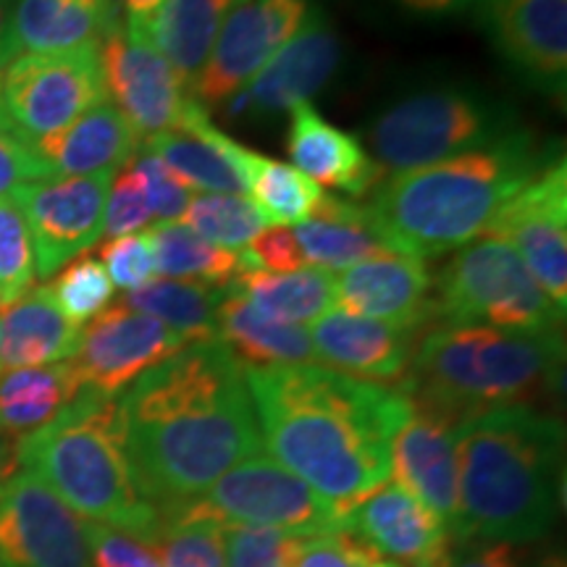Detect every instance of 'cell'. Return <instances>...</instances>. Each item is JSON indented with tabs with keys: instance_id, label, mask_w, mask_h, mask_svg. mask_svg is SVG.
Masks as SVG:
<instances>
[{
	"instance_id": "obj_25",
	"label": "cell",
	"mask_w": 567,
	"mask_h": 567,
	"mask_svg": "<svg viewBox=\"0 0 567 567\" xmlns=\"http://www.w3.org/2000/svg\"><path fill=\"white\" fill-rule=\"evenodd\" d=\"M32 151L53 176L118 172L140 151V137L111 103H97L63 130L32 142Z\"/></svg>"
},
{
	"instance_id": "obj_33",
	"label": "cell",
	"mask_w": 567,
	"mask_h": 567,
	"mask_svg": "<svg viewBox=\"0 0 567 567\" xmlns=\"http://www.w3.org/2000/svg\"><path fill=\"white\" fill-rule=\"evenodd\" d=\"M226 287L200 281L158 279L126 292L122 305L161 321L184 342H208L218 339V305Z\"/></svg>"
},
{
	"instance_id": "obj_43",
	"label": "cell",
	"mask_w": 567,
	"mask_h": 567,
	"mask_svg": "<svg viewBox=\"0 0 567 567\" xmlns=\"http://www.w3.org/2000/svg\"><path fill=\"white\" fill-rule=\"evenodd\" d=\"M153 221V213L147 208L145 197H142L137 182L124 166V172L113 176L109 200H105V216H103V234L109 239L126 237V234H137L147 229Z\"/></svg>"
},
{
	"instance_id": "obj_55",
	"label": "cell",
	"mask_w": 567,
	"mask_h": 567,
	"mask_svg": "<svg viewBox=\"0 0 567 567\" xmlns=\"http://www.w3.org/2000/svg\"><path fill=\"white\" fill-rule=\"evenodd\" d=\"M0 74H3V71H0Z\"/></svg>"
},
{
	"instance_id": "obj_18",
	"label": "cell",
	"mask_w": 567,
	"mask_h": 567,
	"mask_svg": "<svg viewBox=\"0 0 567 567\" xmlns=\"http://www.w3.org/2000/svg\"><path fill=\"white\" fill-rule=\"evenodd\" d=\"M342 530L379 563L396 567H436L452 547L444 523L396 484L375 486L347 507Z\"/></svg>"
},
{
	"instance_id": "obj_13",
	"label": "cell",
	"mask_w": 567,
	"mask_h": 567,
	"mask_svg": "<svg viewBox=\"0 0 567 567\" xmlns=\"http://www.w3.org/2000/svg\"><path fill=\"white\" fill-rule=\"evenodd\" d=\"M0 567H92L82 517L24 467L0 484Z\"/></svg>"
},
{
	"instance_id": "obj_38",
	"label": "cell",
	"mask_w": 567,
	"mask_h": 567,
	"mask_svg": "<svg viewBox=\"0 0 567 567\" xmlns=\"http://www.w3.org/2000/svg\"><path fill=\"white\" fill-rule=\"evenodd\" d=\"M48 292H51L53 302L59 305V310L69 321L82 326L84 321H92V318L101 316L109 308L116 287L111 284L101 260L84 255V258L69 264L55 276Z\"/></svg>"
},
{
	"instance_id": "obj_8",
	"label": "cell",
	"mask_w": 567,
	"mask_h": 567,
	"mask_svg": "<svg viewBox=\"0 0 567 567\" xmlns=\"http://www.w3.org/2000/svg\"><path fill=\"white\" fill-rule=\"evenodd\" d=\"M434 316L444 323L559 331L565 310L505 239L478 237L460 247L434 281Z\"/></svg>"
},
{
	"instance_id": "obj_16",
	"label": "cell",
	"mask_w": 567,
	"mask_h": 567,
	"mask_svg": "<svg viewBox=\"0 0 567 567\" xmlns=\"http://www.w3.org/2000/svg\"><path fill=\"white\" fill-rule=\"evenodd\" d=\"M184 344L189 342L161 321L118 302L92 318L66 363L80 389L122 396L142 373L172 358Z\"/></svg>"
},
{
	"instance_id": "obj_28",
	"label": "cell",
	"mask_w": 567,
	"mask_h": 567,
	"mask_svg": "<svg viewBox=\"0 0 567 567\" xmlns=\"http://www.w3.org/2000/svg\"><path fill=\"white\" fill-rule=\"evenodd\" d=\"M116 17V0H13L11 61L92 45Z\"/></svg>"
},
{
	"instance_id": "obj_27",
	"label": "cell",
	"mask_w": 567,
	"mask_h": 567,
	"mask_svg": "<svg viewBox=\"0 0 567 567\" xmlns=\"http://www.w3.org/2000/svg\"><path fill=\"white\" fill-rule=\"evenodd\" d=\"M292 231L305 266L321 271H347L365 260L394 255L371 208L344 197L323 195L313 216Z\"/></svg>"
},
{
	"instance_id": "obj_39",
	"label": "cell",
	"mask_w": 567,
	"mask_h": 567,
	"mask_svg": "<svg viewBox=\"0 0 567 567\" xmlns=\"http://www.w3.org/2000/svg\"><path fill=\"white\" fill-rule=\"evenodd\" d=\"M38 279L34 247L13 197H0V305L19 300Z\"/></svg>"
},
{
	"instance_id": "obj_50",
	"label": "cell",
	"mask_w": 567,
	"mask_h": 567,
	"mask_svg": "<svg viewBox=\"0 0 567 567\" xmlns=\"http://www.w3.org/2000/svg\"><path fill=\"white\" fill-rule=\"evenodd\" d=\"M19 471V439L0 431V484Z\"/></svg>"
},
{
	"instance_id": "obj_31",
	"label": "cell",
	"mask_w": 567,
	"mask_h": 567,
	"mask_svg": "<svg viewBox=\"0 0 567 567\" xmlns=\"http://www.w3.org/2000/svg\"><path fill=\"white\" fill-rule=\"evenodd\" d=\"M231 295L243 297L258 313L284 323H313L326 310L334 308V274L321 268H302V271L274 274L245 266L229 287Z\"/></svg>"
},
{
	"instance_id": "obj_24",
	"label": "cell",
	"mask_w": 567,
	"mask_h": 567,
	"mask_svg": "<svg viewBox=\"0 0 567 567\" xmlns=\"http://www.w3.org/2000/svg\"><path fill=\"white\" fill-rule=\"evenodd\" d=\"M287 134V153L297 172L318 187L344 195H365L384 182L371 153L354 134L329 124L310 103L295 105Z\"/></svg>"
},
{
	"instance_id": "obj_20",
	"label": "cell",
	"mask_w": 567,
	"mask_h": 567,
	"mask_svg": "<svg viewBox=\"0 0 567 567\" xmlns=\"http://www.w3.org/2000/svg\"><path fill=\"white\" fill-rule=\"evenodd\" d=\"M486 30L496 51L542 90L567 82V0H488Z\"/></svg>"
},
{
	"instance_id": "obj_34",
	"label": "cell",
	"mask_w": 567,
	"mask_h": 567,
	"mask_svg": "<svg viewBox=\"0 0 567 567\" xmlns=\"http://www.w3.org/2000/svg\"><path fill=\"white\" fill-rule=\"evenodd\" d=\"M155 255V271L166 279L200 281L213 287H229L250 258L239 252L224 250L189 231L179 221H166L147 229Z\"/></svg>"
},
{
	"instance_id": "obj_22",
	"label": "cell",
	"mask_w": 567,
	"mask_h": 567,
	"mask_svg": "<svg viewBox=\"0 0 567 567\" xmlns=\"http://www.w3.org/2000/svg\"><path fill=\"white\" fill-rule=\"evenodd\" d=\"M316 360L360 381H402L415 352V331L331 308L310 326Z\"/></svg>"
},
{
	"instance_id": "obj_29",
	"label": "cell",
	"mask_w": 567,
	"mask_h": 567,
	"mask_svg": "<svg viewBox=\"0 0 567 567\" xmlns=\"http://www.w3.org/2000/svg\"><path fill=\"white\" fill-rule=\"evenodd\" d=\"M218 342L243 368L316 363V350L305 326L274 321L226 289L218 305Z\"/></svg>"
},
{
	"instance_id": "obj_26",
	"label": "cell",
	"mask_w": 567,
	"mask_h": 567,
	"mask_svg": "<svg viewBox=\"0 0 567 567\" xmlns=\"http://www.w3.org/2000/svg\"><path fill=\"white\" fill-rule=\"evenodd\" d=\"M80 339L82 326L61 313L48 287L0 305V373L66 363Z\"/></svg>"
},
{
	"instance_id": "obj_10",
	"label": "cell",
	"mask_w": 567,
	"mask_h": 567,
	"mask_svg": "<svg viewBox=\"0 0 567 567\" xmlns=\"http://www.w3.org/2000/svg\"><path fill=\"white\" fill-rule=\"evenodd\" d=\"M97 42L61 53H27L0 74V130L38 142L105 103Z\"/></svg>"
},
{
	"instance_id": "obj_3",
	"label": "cell",
	"mask_w": 567,
	"mask_h": 567,
	"mask_svg": "<svg viewBox=\"0 0 567 567\" xmlns=\"http://www.w3.org/2000/svg\"><path fill=\"white\" fill-rule=\"evenodd\" d=\"M565 425L534 405L471 415L457 429V528L452 542L528 544L555 526Z\"/></svg>"
},
{
	"instance_id": "obj_1",
	"label": "cell",
	"mask_w": 567,
	"mask_h": 567,
	"mask_svg": "<svg viewBox=\"0 0 567 567\" xmlns=\"http://www.w3.org/2000/svg\"><path fill=\"white\" fill-rule=\"evenodd\" d=\"M118 400L134 476L158 509L193 499L264 452L245 368L218 339L184 344Z\"/></svg>"
},
{
	"instance_id": "obj_37",
	"label": "cell",
	"mask_w": 567,
	"mask_h": 567,
	"mask_svg": "<svg viewBox=\"0 0 567 567\" xmlns=\"http://www.w3.org/2000/svg\"><path fill=\"white\" fill-rule=\"evenodd\" d=\"M145 547L161 567H226L224 534L213 523L161 515V526Z\"/></svg>"
},
{
	"instance_id": "obj_6",
	"label": "cell",
	"mask_w": 567,
	"mask_h": 567,
	"mask_svg": "<svg viewBox=\"0 0 567 567\" xmlns=\"http://www.w3.org/2000/svg\"><path fill=\"white\" fill-rule=\"evenodd\" d=\"M565 342L559 331H507L442 323L415 347L400 381L425 405L463 423L494 408L530 405L557 386Z\"/></svg>"
},
{
	"instance_id": "obj_21",
	"label": "cell",
	"mask_w": 567,
	"mask_h": 567,
	"mask_svg": "<svg viewBox=\"0 0 567 567\" xmlns=\"http://www.w3.org/2000/svg\"><path fill=\"white\" fill-rule=\"evenodd\" d=\"M339 310L417 331L434 316V276L413 255H384L334 276Z\"/></svg>"
},
{
	"instance_id": "obj_53",
	"label": "cell",
	"mask_w": 567,
	"mask_h": 567,
	"mask_svg": "<svg viewBox=\"0 0 567 567\" xmlns=\"http://www.w3.org/2000/svg\"><path fill=\"white\" fill-rule=\"evenodd\" d=\"M536 567H565V559L559 557V555H551V557H547L542 565H536Z\"/></svg>"
},
{
	"instance_id": "obj_17",
	"label": "cell",
	"mask_w": 567,
	"mask_h": 567,
	"mask_svg": "<svg viewBox=\"0 0 567 567\" xmlns=\"http://www.w3.org/2000/svg\"><path fill=\"white\" fill-rule=\"evenodd\" d=\"M402 386V384H400ZM405 392V413L392 436V476L444 523L450 536L457 528V429L460 423Z\"/></svg>"
},
{
	"instance_id": "obj_51",
	"label": "cell",
	"mask_w": 567,
	"mask_h": 567,
	"mask_svg": "<svg viewBox=\"0 0 567 567\" xmlns=\"http://www.w3.org/2000/svg\"><path fill=\"white\" fill-rule=\"evenodd\" d=\"M11 11L13 0H0V69L11 61Z\"/></svg>"
},
{
	"instance_id": "obj_54",
	"label": "cell",
	"mask_w": 567,
	"mask_h": 567,
	"mask_svg": "<svg viewBox=\"0 0 567 567\" xmlns=\"http://www.w3.org/2000/svg\"><path fill=\"white\" fill-rule=\"evenodd\" d=\"M375 567H396V565H389V563H379Z\"/></svg>"
},
{
	"instance_id": "obj_14",
	"label": "cell",
	"mask_w": 567,
	"mask_h": 567,
	"mask_svg": "<svg viewBox=\"0 0 567 567\" xmlns=\"http://www.w3.org/2000/svg\"><path fill=\"white\" fill-rule=\"evenodd\" d=\"M310 0H245L231 11L189 95L203 109L221 105L252 82L310 17Z\"/></svg>"
},
{
	"instance_id": "obj_32",
	"label": "cell",
	"mask_w": 567,
	"mask_h": 567,
	"mask_svg": "<svg viewBox=\"0 0 567 567\" xmlns=\"http://www.w3.org/2000/svg\"><path fill=\"white\" fill-rule=\"evenodd\" d=\"M69 363L0 373V431L27 436L51 423L80 394Z\"/></svg>"
},
{
	"instance_id": "obj_12",
	"label": "cell",
	"mask_w": 567,
	"mask_h": 567,
	"mask_svg": "<svg viewBox=\"0 0 567 567\" xmlns=\"http://www.w3.org/2000/svg\"><path fill=\"white\" fill-rule=\"evenodd\" d=\"M116 172L92 176H53L21 184L17 200L34 247V268L48 279L103 237V216Z\"/></svg>"
},
{
	"instance_id": "obj_49",
	"label": "cell",
	"mask_w": 567,
	"mask_h": 567,
	"mask_svg": "<svg viewBox=\"0 0 567 567\" xmlns=\"http://www.w3.org/2000/svg\"><path fill=\"white\" fill-rule=\"evenodd\" d=\"M396 3L421 19H452L473 11L481 13L488 0H396Z\"/></svg>"
},
{
	"instance_id": "obj_47",
	"label": "cell",
	"mask_w": 567,
	"mask_h": 567,
	"mask_svg": "<svg viewBox=\"0 0 567 567\" xmlns=\"http://www.w3.org/2000/svg\"><path fill=\"white\" fill-rule=\"evenodd\" d=\"M247 258L255 268L274 274H289L302 271L305 260L300 247H297L295 231L289 226H274V229H264L255 237V243L247 247Z\"/></svg>"
},
{
	"instance_id": "obj_41",
	"label": "cell",
	"mask_w": 567,
	"mask_h": 567,
	"mask_svg": "<svg viewBox=\"0 0 567 567\" xmlns=\"http://www.w3.org/2000/svg\"><path fill=\"white\" fill-rule=\"evenodd\" d=\"M130 174L137 182L142 197H145L147 208H151L153 218H158L161 224L166 221H179L187 210L189 203V187L184 184L174 172H168L155 155L142 151L140 155L126 163Z\"/></svg>"
},
{
	"instance_id": "obj_7",
	"label": "cell",
	"mask_w": 567,
	"mask_h": 567,
	"mask_svg": "<svg viewBox=\"0 0 567 567\" xmlns=\"http://www.w3.org/2000/svg\"><path fill=\"white\" fill-rule=\"evenodd\" d=\"M515 130V116L494 97L446 84L413 92L381 111L368 130V145L375 166L389 176L492 145Z\"/></svg>"
},
{
	"instance_id": "obj_40",
	"label": "cell",
	"mask_w": 567,
	"mask_h": 567,
	"mask_svg": "<svg viewBox=\"0 0 567 567\" xmlns=\"http://www.w3.org/2000/svg\"><path fill=\"white\" fill-rule=\"evenodd\" d=\"M221 534L226 567H292L305 538L289 530L255 526H226Z\"/></svg>"
},
{
	"instance_id": "obj_52",
	"label": "cell",
	"mask_w": 567,
	"mask_h": 567,
	"mask_svg": "<svg viewBox=\"0 0 567 567\" xmlns=\"http://www.w3.org/2000/svg\"><path fill=\"white\" fill-rule=\"evenodd\" d=\"M124 9V19L132 21H151L166 0H118Z\"/></svg>"
},
{
	"instance_id": "obj_45",
	"label": "cell",
	"mask_w": 567,
	"mask_h": 567,
	"mask_svg": "<svg viewBox=\"0 0 567 567\" xmlns=\"http://www.w3.org/2000/svg\"><path fill=\"white\" fill-rule=\"evenodd\" d=\"M375 559L358 538L344 530L305 536L297 547L292 567H375Z\"/></svg>"
},
{
	"instance_id": "obj_44",
	"label": "cell",
	"mask_w": 567,
	"mask_h": 567,
	"mask_svg": "<svg viewBox=\"0 0 567 567\" xmlns=\"http://www.w3.org/2000/svg\"><path fill=\"white\" fill-rule=\"evenodd\" d=\"M82 530L87 538L92 567H161L158 557L145 544L122 530L92 520H82Z\"/></svg>"
},
{
	"instance_id": "obj_9",
	"label": "cell",
	"mask_w": 567,
	"mask_h": 567,
	"mask_svg": "<svg viewBox=\"0 0 567 567\" xmlns=\"http://www.w3.org/2000/svg\"><path fill=\"white\" fill-rule=\"evenodd\" d=\"M161 515L213 523L218 528L255 526L316 536L342 530L344 513L271 455L258 452L213 481L203 494L161 509Z\"/></svg>"
},
{
	"instance_id": "obj_2",
	"label": "cell",
	"mask_w": 567,
	"mask_h": 567,
	"mask_svg": "<svg viewBox=\"0 0 567 567\" xmlns=\"http://www.w3.org/2000/svg\"><path fill=\"white\" fill-rule=\"evenodd\" d=\"M255 421L276 463L344 513L386 484L402 386L373 384L318 363L245 368Z\"/></svg>"
},
{
	"instance_id": "obj_5",
	"label": "cell",
	"mask_w": 567,
	"mask_h": 567,
	"mask_svg": "<svg viewBox=\"0 0 567 567\" xmlns=\"http://www.w3.org/2000/svg\"><path fill=\"white\" fill-rule=\"evenodd\" d=\"M19 467L38 476L82 520L147 544L161 509L142 494L126 450L118 396L82 389L51 423L19 439Z\"/></svg>"
},
{
	"instance_id": "obj_23",
	"label": "cell",
	"mask_w": 567,
	"mask_h": 567,
	"mask_svg": "<svg viewBox=\"0 0 567 567\" xmlns=\"http://www.w3.org/2000/svg\"><path fill=\"white\" fill-rule=\"evenodd\" d=\"M140 147L158 158L189 189L200 193L245 195L243 145L210 122L208 109L193 101L179 130L158 132L142 140Z\"/></svg>"
},
{
	"instance_id": "obj_36",
	"label": "cell",
	"mask_w": 567,
	"mask_h": 567,
	"mask_svg": "<svg viewBox=\"0 0 567 567\" xmlns=\"http://www.w3.org/2000/svg\"><path fill=\"white\" fill-rule=\"evenodd\" d=\"M182 221L205 243L231 252L247 250L268 226L250 197L224 193H200L189 197Z\"/></svg>"
},
{
	"instance_id": "obj_35",
	"label": "cell",
	"mask_w": 567,
	"mask_h": 567,
	"mask_svg": "<svg viewBox=\"0 0 567 567\" xmlns=\"http://www.w3.org/2000/svg\"><path fill=\"white\" fill-rule=\"evenodd\" d=\"M245 184L255 208L274 226H300L313 216L323 189L289 163L243 147Z\"/></svg>"
},
{
	"instance_id": "obj_30",
	"label": "cell",
	"mask_w": 567,
	"mask_h": 567,
	"mask_svg": "<svg viewBox=\"0 0 567 567\" xmlns=\"http://www.w3.org/2000/svg\"><path fill=\"white\" fill-rule=\"evenodd\" d=\"M245 0H166L151 21H137L158 53L193 84L216 45L218 32Z\"/></svg>"
},
{
	"instance_id": "obj_48",
	"label": "cell",
	"mask_w": 567,
	"mask_h": 567,
	"mask_svg": "<svg viewBox=\"0 0 567 567\" xmlns=\"http://www.w3.org/2000/svg\"><path fill=\"white\" fill-rule=\"evenodd\" d=\"M40 179H48V174L30 142L0 130V197H9L21 184Z\"/></svg>"
},
{
	"instance_id": "obj_11",
	"label": "cell",
	"mask_w": 567,
	"mask_h": 567,
	"mask_svg": "<svg viewBox=\"0 0 567 567\" xmlns=\"http://www.w3.org/2000/svg\"><path fill=\"white\" fill-rule=\"evenodd\" d=\"M105 95L130 122L140 142L158 132L179 130L193 95L153 45L137 21L116 17L97 40Z\"/></svg>"
},
{
	"instance_id": "obj_15",
	"label": "cell",
	"mask_w": 567,
	"mask_h": 567,
	"mask_svg": "<svg viewBox=\"0 0 567 567\" xmlns=\"http://www.w3.org/2000/svg\"><path fill=\"white\" fill-rule=\"evenodd\" d=\"M484 237L505 239L536 276L557 308L567 305V163L555 158L513 200Z\"/></svg>"
},
{
	"instance_id": "obj_4",
	"label": "cell",
	"mask_w": 567,
	"mask_h": 567,
	"mask_svg": "<svg viewBox=\"0 0 567 567\" xmlns=\"http://www.w3.org/2000/svg\"><path fill=\"white\" fill-rule=\"evenodd\" d=\"M551 161L534 134L515 130L455 158L384 176L368 208L394 252L436 258L484 237L496 213Z\"/></svg>"
},
{
	"instance_id": "obj_46",
	"label": "cell",
	"mask_w": 567,
	"mask_h": 567,
	"mask_svg": "<svg viewBox=\"0 0 567 567\" xmlns=\"http://www.w3.org/2000/svg\"><path fill=\"white\" fill-rule=\"evenodd\" d=\"M436 567H536L520 544L507 542H452Z\"/></svg>"
},
{
	"instance_id": "obj_42",
	"label": "cell",
	"mask_w": 567,
	"mask_h": 567,
	"mask_svg": "<svg viewBox=\"0 0 567 567\" xmlns=\"http://www.w3.org/2000/svg\"><path fill=\"white\" fill-rule=\"evenodd\" d=\"M101 264L113 287L124 289V292H134V289L145 287L155 276L151 234L137 231L126 234V237L109 239L101 247Z\"/></svg>"
},
{
	"instance_id": "obj_19",
	"label": "cell",
	"mask_w": 567,
	"mask_h": 567,
	"mask_svg": "<svg viewBox=\"0 0 567 567\" xmlns=\"http://www.w3.org/2000/svg\"><path fill=\"white\" fill-rule=\"evenodd\" d=\"M342 42L323 11L313 9L295 38L276 51L252 82L229 97V116H274L310 103V97L337 74Z\"/></svg>"
}]
</instances>
